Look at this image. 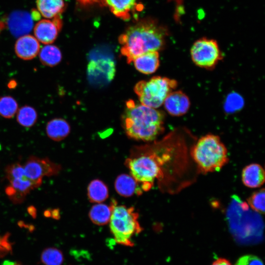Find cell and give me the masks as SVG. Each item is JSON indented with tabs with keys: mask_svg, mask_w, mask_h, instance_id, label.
<instances>
[{
	"mask_svg": "<svg viewBox=\"0 0 265 265\" xmlns=\"http://www.w3.org/2000/svg\"><path fill=\"white\" fill-rule=\"evenodd\" d=\"M177 86V82L174 79L155 76L148 80L137 82L134 90L140 104L157 108L163 104L166 97Z\"/></svg>",
	"mask_w": 265,
	"mask_h": 265,
	"instance_id": "obj_6",
	"label": "cell"
},
{
	"mask_svg": "<svg viewBox=\"0 0 265 265\" xmlns=\"http://www.w3.org/2000/svg\"><path fill=\"white\" fill-rule=\"evenodd\" d=\"M116 202L112 200L109 205L98 203L93 205L89 212L91 221L97 225H104L109 223L113 208Z\"/></svg>",
	"mask_w": 265,
	"mask_h": 265,
	"instance_id": "obj_19",
	"label": "cell"
},
{
	"mask_svg": "<svg viewBox=\"0 0 265 265\" xmlns=\"http://www.w3.org/2000/svg\"><path fill=\"white\" fill-rule=\"evenodd\" d=\"M41 261L45 265H61L64 261L62 252L56 248H47L41 254Z\"/></svg>",
	"mask_w": 265,
	"mask_h": 265,
	"instance_id": "obj_24",
	"label": "cell"
},
{
	"mask_svg": "<svg viewBox=\"0 0 265 265\" xmlns=\"http://www.w3.org/2000/svg\"><path fill=\"white\" fill-rule=\"evenodd\" d=\"M18 104L14 99L5 96L0 99V115L7 118L12 117L16 113Z\"/></svg>",
	"mask_w": 265,
	"mask_h": 265,
	"instance_id": "obj_27",
	"label": "cell"
},
{
	"mask_svg": "<svg viewBox=\"0 0 265 265\" xmlns=\"http://www.w3.org/2000/svg\"><path fill=\"white\" fill-rule=\"evenodd\" d=\"M139 214L134 209L114 205L109 220V228L116 242L126 246H133L132 238L143 228L138 220Z\"/></svg>",
	"mask_w": 265,
	"mask_h": 265,
	"instance_id": "obj_5",
	"label": "cell"
},
{
	"mask_svg": "<svg viewBox=\"0 0 265 265\" xmlns=\"http://www.w3.org/2000/svg\"><path fill=\"white\" fill-rule=\"evenodd\" d=\"M80 3L83 5H88L94 4L95 3H99L102 4L103 0H78Z\"/></svg>",
	"mask_w": 265,
	"mask_h": 265,
	"instance_id": "obj_30",
	"label": "cell"
},
{
	"mask_svg": "<svg viewBox=\"0 0 265 265\" xmlns=\"http://www.w3.org/2000/svg\"><path fill=\"white\" fill-rule=\"evenodd\" d=\"M190 56L197 66L207 69L213 68L222 59V53L217 42L203 38L196 41L190 49Z\"/></svg>",
	"mask_w": 265,
	"mask_h": 265,
	"instance_id": "obj_8",
	"label": "cell"
},
{
	"mask_svg": "<svg viewBox=\"0 0 265 265\" xmlns=\"http://www.w3.org/2000/svg\"><path fill=\"white\" fill-rule=\"evenodd\" d=\"M211 265H232L228 259L224 258H219L214 260Z\"/></svg>",
	"mask_w": 265,
	"mask_h": 265,
	"instance_id": "obj_29",
	"label": "cell"
},
{
	"mask_svg": "<svg viewBox=\"0 0 265 265\" xmlns=\"http://www.w3.org/2000/svg\"><path fill=\"white\" fill-rule=\"evenodd\" d=\"M17 118L22 126L29 127L33 126L36 121L37 112L33 107L24 106L18 110Z\"/></svg>",
	"mask_w": 265,
	"mask_h": 265,
	"instance_id": "obj_25",
	"label": "cell"
},
{
	"mask_svg": "<svg viewBox=\"0 0 265 265\" xmlns=\"http://www.w3.org/2000/svg\"><path fill=\"white\" fill-rule=\"evenodd\" d=\"M38 11L46 18H53L60 14L65 9L63 0H37Z\"/></svg>",
	"mask_w": 265,
	"mask_h": 265,
	"instance_id": "obj_20",
	"label": "cell"
},
{
	"mask_svg": "<svg viewBox=\"0 0 265 265\" xmlns=\"http://www.w3.org/2000/svg\"></svg>",
	"mask_w": 265,
	"mask_h": 265,
	"instance_id": "obj_31",
	"label": "cell"
},
{
	"mask_svg": "<svg viewBox=\"0 0 265 265\" xmlns=\"http://www.w3.org/2000/svg\"><path fill=\"white\" fill-rule=\"evenodd\" d=\"M6 174L9 182L6 188V193L14 203L22 202L26 196L36 188L26 175L23 165L19 163L8 166Z\"/></svg>",
	"mask_w": 265,
	"mask_h": 265,
	"instance_id": "obj_7",
	"label": "cell"
},
{
	"mask_svg": "<svg viewBox=\"0 0 265 265\" xmlns=\"http://www.w3.org/2000/svg\"><path fill=\"white\" fill-rule=\"evenodd\" d=\"M123 126L127 135L144 141L155 140L164 129L163 112L130 100L126 103Z\"/></svg>",
	"mask_w": 265,
	"mask_h": 265,
	"instance_id": "obj_3",
	"label": "cell"
},
{
	"mask_svg": "<svg viewBox=\"0 0 265 265\" xmlns=\"http://www.w3.org/2000/svg\"><path fill=\"white\" fill-rule=\"evenodd\" d=\"M190 156L197 170L204 174L219 171L229 160L226 146L213 134L200 137L191 147Z\"/></svg>",
	"mask_w": 265,
	"mask_h": 265,
	"instance_id": "obj_4",
	"label": "cell"
},
{
	"mask_svg": "<svg viewBox=\"0 0 265 265\" xmlns=\"http://www.w3.org/2000/svg\"><path fill=\"white\" fill-rule=\"evenodd\" d=\"M241 180L247 187L254 188L261 187L265 182V171L263 167L257 163L246 166L242 170Z\"/></svg>",
	"mask_w": 265,
	"mask_h": 265,
	"instance_id": "obj_17",
	"label": "cell"
},
{
	"mask_svg": "<svg viewBox=\"0 0 265 265\" xmlns=\"http://www.w3.org/2000/svg\"><path fill=\"white\" fill-rule=\"evenodd\" d=\"M60 16L53 18V21L44 19L39 21L34 27V33L37 40L45 44H51L56 39L61 27Z\"/></svg>",
	"mask_w": 265,
	"mask_h": 265,
	"instance_id": "obj_11",
	"label": "cell"
},
{
	"mask_svg": "<svg viewBox=\"0 0 265 265\" xmlns=\"http://www.w3.org/2000/svg\"><path fill=\"white\" fill-rule=\"evenodd\" d=\"M163 104L168 113L175 116L186 114L190 106L188 97L181 91L171 92L165 98Z\"/></svg>",
	"mask_w": 265,
	"mask_h": 265,
	"instance_id": "obj_12",
	"label": "cell"
},
{
	"mask_svg": "<svg viewBox=\"0 0 265 265\" xmlns=\"http://www.w3.org/2000/svg\"><path fill=\"white\" fill-rule=\"evenodd\" d=\"M265 192L264 188L253 193L247 202L249 207L255 212L262 214L265 212Z\"/></svg>",
	"mask_w": 265,
	"mask_h": 265,
	"instance_id": "obj_26",
	"label": "cell"
},
{
	"mask_svg": "<svg viewBox=\"0 0 265 265\" xmlns=\"http://www.w3.org/2000/svg\"><path fill=\"white\" fill-rule=\"evenodd\" d=\"M135 68L144 74L154 73L159 65L158 52H148L136 57L132 61Z\"/></svg>",
	"mask_w": 265,
	"mask_h": 265,
	"instance_id": "obj_18",
	"label": "cell"
},
{
	"mask_svg": "<svg viewBox=\"0 0 265 265\" xmlns=\"http://www.w3.org/2000/svg\"><path fill=\"white\" fill-rule=\"evenodd\" d=\"M26 177L38 187L42 184L43 178L57 174L61 166L47 158L31 157L23 165Z\"/></svg>",
	"mask_w": 265,
	"mask_h": 265,
	"instance_id": "obj_9",
	"label": "cell"
},
{
	"mask_svg": "<svg viewBox=\"0 0 265 265\" xmlns=\"http://www.w3.org/2000/svg\"><path fill=\"white\" fill-rule=\"evenodd\" d=\"M41 62L45 65L53 67L61 61L62 55L60 50L54 45L47 44L39 52Z\"/></svg>",
	"mask_w": 265,
	"mask_h": 265,
	"instance_id": "obj_23",
	"label": "cell"
},
{
	"mask_svg": "<svg viewBox=\"0 0 265 265\" xmlns=\"http://www.w3.org/2000/svg\"><path fill=\"white\" fill-rule=\"evenodd\" d=\"M15 51L20 58L24 60L31 59L39 53V41L35 37L30 35L21 36L15 43Z\"/></svg>",
	"mask_w": 265,
	"mask_h": 265,
	"instance_id": "obj_15",
	"label": "cell"
},
{
	"mask_svg": "<svg viewBox=\"0 0 265 265\" xmlns=\"http://www.w3.org/2000/svg\"><path fill=\"white\" fill-rule=\"evenodd\" d=\"M165 31L155 21L140 20L129 26L119 37L121 54L128 63L148 52L159 51L164 45Z\"/></svg>",
	"mask_w": 265,
	"mask_h": 265,
	"instance_id": "obj_2",
	"label": "cell"
},
{
	"mask_svg": "<svg viewBox=\"0 0 265 265\" xmlns=\"http://www.w3.org/2000/svg\"><path fill=\"white\" fill-rule=\"evenodd\" d=\"M125 164L143 191L150 190L156 180L163 190L175 171L177 159L170 149L158 141L135 147Z\"/></svg>",
	"mask_w": 265,
	"mask_h": 265,
	"instance_id": "obj_1",
	"label": "cell"
},
{
	"mask_svg": "<svg viewBox=\"0 0 265 265\" xmlns=\"http://www.w3.org/2000/svg\"><path fill=\"white\" fill-rule=\"evenodd\" d=\"M89 200L92 203H100L108 197V189L102 181L95 179L92 181L87 188Z\"/></svg>",
	"mask_w": 265,
	"mask_h": 265,
	"instance_id": "obj_22",
	"label": "cell"
},
{
	"mask_svg": "<svg viewBox=\"0 0 265 265\" xmlns=\"http://www.w3.org/2000/svg\"><path fill=\"white\" fill-rule=\"evenodd\" d=\"M139 0H103L102 4L109 7L116 17L124 20L131 18V13L142 9Z\"/></svg>",
	"mask_w": 265,
	"mask_h": 265,
	"instance_id": "obj_13",
	"label": "cell"
},
{
	"mask_svg": "<svg viewBox=\"0 0 265 265\" xmlns=\"http://www.w3.org/2000/svg\"><path fill=\"white\" fill-rule=\"evenodd\" d=\"M114 186L116 192L123 197H130L135 194L139 195L143 192L141 184L132 175L127 174L117 176Z\"/></svg>",
	"mask_w": 265,
	"mask_h": 265,
	"instance_id": "obj_16",
	"label": "cell"
},
{
	"mask_svg": "<svg viewBox=\"0 0 265 265\" xmlns=\"http://www.w3.org/2000/svg\"><path fill=\"white\" fill-rule=\"evenodd\" d=\"M88 72L93 80L109 81L114 75V62L107 59L92 60L88 65Z\"/></svg>",
	"mask_w": 265,
	"mask_h": 265,
	"instance_id": "obj_14",
	"label": "cell"
},
{
	"mask_svg": "<svg viewBox=\"0 0 265 265\" xmlns=\"http://www.w3.org/2000/svg\"><path fill=\"white\" fill-rule=\"evenodd\" d=\"M235 265H264L263 261L258 256L245 255L241 256Z\"/></svg>",
	"mask_w": 265,
	"mask_h": 265,
	"instance_id": "obj_28",
	"label": "cell"
},
{
	"mask_svg": "<svg viewBox=\"0 0 265 265\" xmlns=\"http://www.w3.org/2000/svg\"><path fill=\"white\" fill-rule=\"evenodd\" d=\"M5 24H0V28L4 26L15 37L27 35L33 26V18L29 13L17 10L11 13L5 20Z\"/></svg>",
	"mask_w": 265,
	"mask_h": 265,
	"instance_id": "obj_10",
	"label": "cell"
},
{
	"mask_svg": "<svg viewBox=\"0 0 265 265\" xmlns=\"http://www.w3.org/2000/svg\"><path fill=\"white\" fill-rule=\"evenodd\" d=\"M70 127L68 122L61 118H55L50 121L46 126L48 136L54 141H60L69 134Z\"/></svg>",
	"mask_w": 265,
	"mask_h": 265,
	"instance_id": "obj_21",
	"label": "cell"
}]
</instances>
